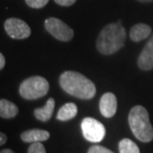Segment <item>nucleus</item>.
<instances>
[{"label": "nucleus", "instance_id": "39448f33", "mask_svg": "<svg viewBox=\"0 0 153 153\" xmlns=\"http://www.w3.org/2000/svg\"><path fill=\"white\" fill-rule=\"evenodd\" d=\"M82 135L88 141L100 142L105 136V126L93 117H85L81 123Z\"/></svg>", "mask_w": 153, "mask_h": 153}, {"label": "nucleus", "instance_id": "ddd939ff", "mask_svg": "<svg viewBox=\"0 0 153 153\" xmlns=\"http://www.w3.org/2000/svg\"><path fill=\"white\" fill-rule=\"evenodd\" d=\"M77 114V106L74 103H66L62 105L58 111L56 118L58 120L65 122V121L71 120L74 118Z\"/></svg>", "mask_w": 153, "mask_h": 153}, {"label": "nucleus", "instance_id": "20e7f679", "mask_svg": "<svg viewBox=\"0 0 153 153\" xmlns=\"http://www.w3.org/2000/svg\"><path fill=\"white\" fill-rule=\"evenodd\" d=\"M49 90V82L40 76H31L24 80L19 88L21 96L26 100H36L44 97Z\"/></svg>", "mask_w": 153, "mask_h": 153}, {"label": "nucleus", "instance_id": "7ed1b4c3", "mask_svg": "<svg viewBox=\"0 0 153 153\" xmlns=\"http://www.w3.org/2000/svg\"><path fill=\"white\" fill-rule=\"evenodd\" d=\"M128 124L134 135L141 142L147 143L153 140V127L144 106L135 105L132 108L128 114Z\"/></svg>", "mask_w": 153, "mask_h": 153}, {"label": "nucleus", "instance_id": "6ab92c4d", "mask_svg": "<svg viewBox=\"0 0 153 153\" xmlns=\"http://www.w3.org/2000/svg\"><path fill=\"white\" fill-rule=\"evenodd\" d=\"M76 1V0H55L56 4H58L60 6H65V7L72 5Z\"/></svg>", "mask_w": 153, "mask_h": 153}, {"label": "nucleus", "instance_id": "4468645a", "mask_svg": "<svg viewBox=\"0 0 153 153\" xmlns=\"http://www.w3.org/2000/svg\"><path fill=\"white\" fill-rule=\"evenodd\" d=\"M19 112V109L13 102L5 99L0 100V116L2 118H13Z\"/></svg>", "mask_w": 153, "mask_h": 153}, {"label": "nucleus", "instance_id": "412c9836", "mask_svg": "<svg viewBox=\"0 0 153 153\" xmlns=\"http://www.w3.org/2000/svg\"><path fill=\"white\" fill-rule=\"evenodd\" d=\"M5 66V58L3 54H0V69H4V67Z\"/></svg>", "mask_w": 153, "mask_h": 153}, {"label": "nucleus", "instance_id": "4be33fe9", "mask_svg": "<svg viewBox=\"0 0 153 153\" xmlns=\"http://www.w3.org/2000/svg\"><path fill=\"white\" fill-rule=\"evenodd\" d=\"M0 153H15L12 150L10 149H4V150H2L1 151V152Z\"/></svg>", "mask_w": 153, "mask_h": 153}, {"label": "nucleus", "instance_id": "0eeeda50", "mask_svg": "<svg viewBox=\"0 0 153 153\" xmlns=\"http://www.w3.org/2000/svg\"><path fill=\"white\" fill-rule=\"evenodd\" d=\"M7 34L14 39H24L31 35V28L24 21L18 18H10L4 22Z\"/></svg>", "mask_w": 153, "mask_h": 153}, {"label": "nucleus", "instance_id": "2eb2a0df", "mask_svg": "<svg viewBox=\"0 0 153 153\" xmlns=\"http://www.w3.org/2000/svg\"><path fill=\"white\" fill-rule=\"evenodd\" d=\"M119 153H140V148L129 139H123L118 144Z\"/></svg>", "mask_w": 153, "mask_h": 153}, {"label": "nucleus", "instance_id": "9b49d317", "mask_svg": "<svg viewBox=\"0 0 153 153\" xmlns=\"http://www.w3.org/2000/svg\"><path fill=\"white\" fill-rule=\"evenodd\" d=\"M55 101L53 98H49L44 106L41 108L34 110V116L39 121L48 122L51 118L54 110H55Z\"/></svg>", "mask_w": 153, "mask_h": 153}, {"label": "nucleus", "instance_id": "1a4fd4ad", "mask_svg": "<svg viewBox=\"0 0 153 153\" xmlns=\"http://www.w3.org/2000/svg\"><path fill=\"white\" fill-rule=\"evenodd\" d=\"M138 66L143 71L153 69V36L150 38L139 56Z\"/></svg>", "mask_w": 153, "mask_h": 153}, {"label": "nucleus", "instance_id": "f257e3e1", "mask_svg": "<svg viewBox=\"0 0 153 153\" xmlns=\"http://www.w3.org/2000/svg\"><path fill=\"white\" fill-rule=\"evenodd\" d=\"M61 88L67 94L82 100H90L96 94V87L91 80L74 71L63 72L59 79Z\"/></svg>", "mask_w": 153, "mask_h": 153}, {"label": "nucleus", "instance_id": "f8f14e48", "mask_svg": "<svg viewBox=\"0 0 153 153\" xmlns=\"http://www.w3.org/2000/svg\"><path fill=\"white\" fill-rule=\"evenodd\" d=\"M152 33V27L144 23H139L134 25L130 30L129 36L134 42H140L148 38Z\"/></svg>", "mask_w": 153, "mask_h": 153}, {"label": "nucleus", "instance_id": "6e6552de", "mask_svg": "<svg viewBox=\"0 0 153 153\" xmlns=\"http://www.w3.org/2000/svg\"><path fill=\"white\" fill-rule=\"evenodd\" d=\"M100 111L105 117H112L117 109V100L114 94L107 92L102 95L100 100Z\"/></svg>", "mask_w": 153, "mask_h": 153}, {"label": "nucleus", "instance_id": "5701e85b", "mask_svg": "<svg viewBox=\"0 0 153 153\" xmlns=\"http://www.w3.org/2000/svg\"><path fill=\"white\" fill-rule=\"evenodd\" d=\"M139 2H141V3H148V2H152L153 0H138Z\"/></svg>", "mask_w": 153, "mask_h": 153}, {"label": "nucleus", "instance_id": "423d86ee", "mask_svg": "<svg viewBox=\"0 0 153 153\" xmlns=\"http://www.w3.org/2000/svg\"><path fill=\"white\" fill-rule=\"evenodd\" d=\"M44 27L49 34L62 42H68L74 36L73 30L58 18H48L44 22Z\"/></svg>", "mask_w": 153, "mask_h": 153}, {"label": "nucleus", "instance_id": "a211bd4d", "mask_svg": "<svg viewBox=\"0 0 153 153\" xmlns=\"http://www.w3.org/2000/svg\"><path fill=\"white\" fill-rule=\"evenodd\" d=\"M87 153H114L113 152H111V150H109L108 148H105V146H98L95 145L93 146L88 150Z\"/></svg>", "mask_w": 153, "mask_h": 153}, {"label": "nucleus", "instance_id": "aec40b11", "mask_svg": "<svg viewBox=\"0 0 153 153\" xmlns=\"http://www.w3.org/2000/svg\"><path fill=\"white\" fill-rule=\"evenodd\" d=\"M7 141V136H6V134L4 133H3V132H1L0 133V145L1 146H3V145H4Z\"/></svg>", "mask_w": 153, "mask_h": 153}, {"label": "nucleus", "instance_id": "dca6fc26", "mask_svg": "<svg viewBox=\"0 0 153 153\" xmlns=\"http://www.w3.org/2000/svg\"><path fill=\"white\" fill-rule=\"evenodd\" d=\"M28 153H46V150L42 143H32L28 148Z\"/></svg>", "mask_w": 153, "mask_h": 153}, {"label": "nucleus", "instance_id": "f3484780", "mask_svg": "<svg viewBox=\"0 0 153 153\" xmlns=\"http://www.w3.org/2000/svg\"><path fill=\"white\" fill-rule=\"evenodd\" d=\"M49 0H26L28 6L34 9H41L48 4Z\"/></svg>", "mask_w": 153, "mask_h": 153}, {"label": "nucleus", "instance_id": "f03ea898", "mask_svg": "<svg viewBox=\"0 0 153 153\" xmlns=\"http://www.w3.org/2000/svg\"><path fill=\"white\" fill-rule=\"evenodd\" d=\"M125 40L126 31L121 22L111 23L100 33L96 47L102 55H112L123 47Z\"/></svg>", "mask_w": 153, "mask_h": 153}, {"label": "nucleus", "instance_id": "9d476101", "mask_svg": "<svg viewBox=\"0 0 153 153\" xmlns=\"http://www.w3.org/2000/svg\"><path fill=\"white\" fill-rule=\"evenodd\" d=\"M49 133L46 130L33 128L23 132L21 134V139L26 143H35L46 141L49 140Z\"/></svg>", "mask_w": 153, "mask_h": 153}]
</instances>
